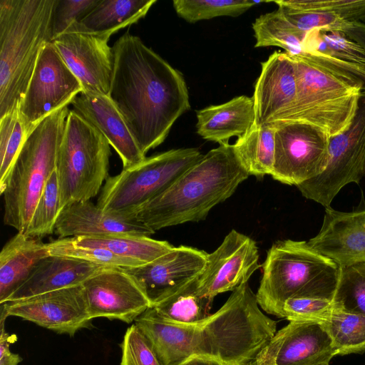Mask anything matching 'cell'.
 I'll return each mask as SVG.
<instances>
[{"label": "cell", "instance_id": "1", "mask_svg": "<svg viewBox=\"0 0 365 365\" xmlns=\"http://www.w3.org/2000/svg\"><path fill=\"white\" fill-rule=\"evenodd\" d=\"M134 324L164 365H249L277 331V322L262 312L248 282L198 322L172 323L150 307Z\"/></svg>", "mask_w": 365, "mask_h": 365}, {"label": "cell", "instance_id": "2", "mask_svg": "<svg viewBox=\"0 0 365 365\" xmlns=\"http://www.w3.org/2000/svg\"><path fill=\"white\" fill-rule=\"evenodd\" d=\"M108 97L141 151L160 145L176 120L190 109L182 73L129 32L113 44Z\"/></svg>", "mask_w": 365, "mask_h": 365}, {"label": "cell", "instance_id": "3", "mask_svg": "<svg viewBox=\"0 0 365 365\" xmlns=\"http://www.w3.org/2000/svg\"><path fill=\"white\" fill-rule=\"evenodd\" d=\"M249 176L233 145L220 144L164 192L138 209L134 217L154 232L204 220L215 205L230 197Z\"/></svg>", "mask_w": 365, "mask_h": 365}, {"label": "cell", "instance_id": "4", "mask_svg": "<svg viewBox=\"0 0 365 365\" xmlns=\"http://www.w3.org/2000/svg\"><path fill=\"white\" fill-rule=\"evenodd\" d=\"M56 0H0V118L18 112L44 46Z\"/></svg>", "mask_w": 365, "mask_h": 365}, {"label": "cell", "instance_id": "5", "mask_svg": "<svg viewBox=\"0 0 365 365\" xmlns=\"http://www.w3.org/2000/svg\"><path fill=\"white\" fill-rule=\"evenodd\" d=\"M256 293L259 307L284 318V304L294 297L334 299L341 267L312 248L306 241L284 240L274 243L262 264Z\"/></svg>", "mask_w": 365, "mask_h": 365}, {"label": "cell", "instance_id": "6", "mask_svg": "<svg viewBox=\"0 0 365 365\" xmlns=\"http://www.w3.org/2000/svg\"><path fill=\"white\" fill-rule=\"evenodd\" d=\"M68 106L43 119L26 136L11 170L4 197V223L24 233L46 182L56 170Z\"/></svg>", "mask_w": 365, "mask_h": 365}, {"label": "cell", "instance_id": "7", "mask_svg": "<svg viewBox=\"0 0 365 365\" xmlns=\"http://www.w3.org/2000/svg\"><path fill=\"white\" fill-rule=\"evenodd\" d=\"M110 155V145L104 135L70 110L56 163L61 210L97 195L108 177Z\"/></svg>", "mask_w": 365, "mask_h": 365}, {"label": "cell", "instance_id": "8", "mask_svg": "<svg viewBox=\"0 0 365 365\" xmlns=\"http://www.w3.org/2000/svg\"><path fill=\"white\" fill-rule=\"evenodd\" d=\"M288 55L295 71L297 96L293 106L279 120L309 123L329 136L345 130L355 114L362 88L300 55Z\"/></svg>", "mask_w": 365, "mask_h": 365}, {"label": "cell", "instance_id": "9", "mask_svg": "<svg viewBox=\"0 0 365 365\" xmlns=\"http://www.w3.org/2000/svg\"><path fill=\"white\" fill-rule=\"evenodd\" d=\"M203 155L197 148H187L146 157L119 174L108 176L97 205L110 214L134 217L138 209L168 190Z\"/></svg>", "mask_w": 365, "mask_h": 365}, {"label": "cell", "instance_id": "10", "mask_svg": "<svg viewBox=\"0 0 365 365\" xmlns=\"http://www.w3.org/2000/svg\"><path fill=\"white\" fill-rule=\"evenodd\" d=\"M365 177V91L355 114L343 132L329 137V160L319 175L297 186L302 195L325 208L345 185Z\"/></svg>", "mask_w": 365, "mask_h": 365}, {"label": "cell", "instance_id": "11", "mask_svg": "<svg viewBox=\"0 0 365 365\" xmlns=\"http://www.w3.org/2000/svg\"><path fill=\"white\" fill-rule=\"evenodd\" d=\"M275 126L272 177L289 185L319 175L329 160V135L322 128L299 120H279Z\"/></svg>", "mask_w": 365, "mask_h": 365}, {"label": "cell", "instance_id": "12", "mask_svg": "<svg viewBox=\"0 0 365 365\" xmlns=\"http://www.w3.org/2000/svg\"><path fill=\"white\" fill-rule=\"evenodd\" d=\"M82 91L53 42L46 43L18 108L26 135L46 117L71 104Z\"/></svg>", "mask_w": 365, "mask_h": 365}, {"label": "cell", "instance_id": "13", "mask_svg": "<svg viewBox=\"0 0 365 365\" xmlns=\"http://www.w3.org/2000/svg\"><path fill=\"white\" fill-rule=\"evenodd\" d=\"M0 319L18 317L56 333L73 336L91 326L82 285L0 304Z\"/></svg>", "mask_w": 365, "mask_h": 365}, {"label": "cell", "instance_id": "14", "mask_svg": "<svg viewBox=\"0 0 365 365\" xmlns=\"http://www.w3.org/2000/svg\"><path fill=\"white\" fill-rule=\"evenodd\" d=\"M91 317L130 324L153 304L138 280L125 268L106 267L82 284Z\"/></svg>", "mask_w": 365, "mask_h": 365}, {"label": "cell", "instance_id": "15", "mask_svg": "<svg viewBox=\"0 0 365 365\" xmlns=\"http://www.w3.org/2000/svg\"><path fill=\"white\" fill-rule=\"evenodd\" d=\"M276 331L249 365H328L337 355L322 323L290 320Z\"/></svg>", "mask_w": 365, "mask_h": 365}, {"label": "cell", "instance_id": "16", "mask_svg": "<svg viewBox=\"0 0 365 365\" xmlns=\"http://www.w3.org/2000/svg\"><path fill=\"white\" fill-rule=\"evenodd\" d=\"M110 38L69 27L52 41L83 91L108 96L114 67Z\"/></svg>", "mask_w": 365, "mask_h": 365}, {"label": "cell", "instance_id": "17", "mask_svg": "<svg viewBox=\"0 0 365 365\" xmlns=\"http://www.w3.org/2000/svg\"><path fill=\"white\" fill-rule=\"evenodd\" d=\"M259 255L255 241L232 230L221 245L207 254L206 263L197 277L200 294L214 299L219 294L234 291L248 282L260 267Z\"/></svg>", "mask_w": 365, "mask_h": 365}, {"label": "cell", "instance_id": "18", "mask_svg": "<svg viewBox=\"0 0 365 365\" xmlns=\"http://www.w3.org/2000/svg\"><path fill=\"white\" fill-rule=\"evenodd\" d=\"M207 256L203 250L180 245L151 262L125 269L138 280L153 304L197 277Z\"/></svg>", "mask_w": 365, "mask_h": 365}, {"label": "cell", "instance_id": "19", "mask_svg": "<svg viewBox=\"0 0 365 365\" xmlns=\"http://www.w3.org/2000/svg\"><path fill=\"white\" fill-rule=\"evenodd\" d=\"M307 243L340 267L365 263V206L351 212L325 208L321 229Z\"/></svg>", "mask_w": 365, "mask_h": 365}, {"label": "cell", "instance_id": "20", "mask_svg": "<svg viewBox=\"0 0 365 365\" xmlns=\"http://www.w3.org/2000/svg\"><path fill=\"white\" fill-rule=\"evenodd\" d=\"M297 81L293 63L286 52L275 51L262 63L252 96L255 125L281 120L293 106Z\"/></svg>", "mask_w": 365, "mask_h": 365}, {"label": "cell", "instance_id": "21", "mask_svg": "<svg viewBox=\"0 0 365 365\" xmlns=\"http://www.w3.org/2000/svg\"><path fill=\"white\" fill-rule=\"evenodd\" d=\"M155 232L135 217L106 212L91 200L66 206L59 215L54 231L58 238L110 235L150 237Z\"/></svg>", "mask_w": 365, "mask_h": 365}, {"label": "cell", "instance_id": "22", "mask_svg": "<svg viewBox=\"0 0 365 365\" xmlns=\"http://www.w3.org/2000/svg\"><path fill=\"white\" fill-rule=\"evenodd\" d=\"M71 105L73 110L108 140L119 155L123 169L138 164L146 158L108 96L81 92Z\"/></svg>", "mask_w": 365, "mask_h": 365}, {"label": "cell", "instance_id": "23", "mask_svg": "<svg viewBox=\"0 0 365 365\" xmlns=\"http://www.w3.org/2000/svg\"><path fill=\"white\" fill-rule=\"evenodd\" d=\"M104 267H106L76 258L50 255L39 263L27 281L8 301L19 300L48 292L81 285Z\"/></svg>", "mask_w": 365, "mask_h": 365}, {"label": "cell", "instance_id": "24", "mask_svg": "<svg viewBox=\"0 0 365 365\" xmlns=\"http://www.w3.org/2000/svg\"><path fill=\"white\" fill-rule=\"evenodd\" d=\"M48 256V245L41 238L17 232L0 252V304L8 301Z\"/></svg>", "mask_w": 365, "mask_h": 365}, {"label": "cell", "instance_id": "25", "mask_svg": "<svg viewBox=\"0 0 365 365\" xmlns=\"http://www.w3.org/2000/svg\"><path fill=\"white\" fill-rule=\"evenodd\" d=\"M252 97L240 96L217 106L197 111V133L203 139L227 143L233 136L240 137L254 124Z\"/></svg>", "mask_w": 365, "mask_h": 365}, {"label": "cell", "instance_id": "26", "mask_svg": "<svg viewBox=\"0 0 365 365\" xmlns=\"http://www.w3.org/2000/svg\"><path fill=\"white\" fill-rule=\"evenodd\" d=\"M155 2L156 0H100L83 19L69 27L110 38L144 18Z\"/></svg>", "mask_w": 365, "mask_h": 365}, {"label": "cell", "instance_id": "27", "mask_svg": "<svg viewBox=\"0 0 365 365\" xmlns=\"http://www.w3.org/2000/svg\"><path fill=\"white\" fill-rule=\"evenodd\" d=\"M275 145L274 123L255 125L233 144L236 155L250 175L262 178L272 174Z\"/></svg>", "mask_w": 365, "mask_h": 365}, {"label": "cell", "instance_id": "28", "mask_svg": "<svg viewBox=\"0 0 365 365\" xmlns=\"http://www.w3.org/2000/svg\"><path fill=\"white\" fill-rule=\"evenodd\" d=\"M69 238L76 245L101 247L142 265L154 261L174 247L168 241L141 235H110Z\"/></svg>", "mask_w": 365, "mask_h": 365}, {"label": "cell", "instance_id": "29", "mask_svg": "<svg viewBox=\"0 0 365 365\" xmlns=\"http://www.w3.org/2000/svg\"><path fill=\"white\" fill-rule=\"evenodd\" d=\"M197 277L157 301L152 307L160 317L172 323L187 324L205 319L211 314L213 299L200 294Z\"/></svg>", "mask_w": 365, "mask_h": 365}, {"label": "cell", "instance_id": "30", "mask_svg": "<svg viewBox=\"0 0 365 365\" xmlns=\"http://www.w3.org/2000/svg\"><path fill=\"white\" fill-rule=\"evenodd\" d=\"M255 47L277 46L289 54H298L306 33L294 26L277 9L259 16L252 24Z\"/></svg>", "mask_w": 365, "mask_h": 365}, {"label": "cell", "instance_id": "31", "mask_svg": "<svg viewBox=\"0 0 365 365\" xmlns=\"http://www.w3.org/2000/svg\"><path fill=\"white\" fill-rule=\"evenodd\" d=\"M321 323L330 335L337 355L365 351V316L334 309Z\"/></svg>", "mask_w": 365, "mask_h": 365}, {"label": "cell", "instance_id": "32", "mask_svg": "<svg viewBox=\"0 0 365 365\" xmlns=\"http://www.w3.org/2000/svg\"><path fill=\"white\" fill-rule=\"evenodd\" d=\"M266 1L250 0H174L177 14L189 23L218 16H238Z\"/></svg>", "mask_w": 365, "mask_h": 365}, {"label": "cell", "instance_id": "33", "mask_svg": "<svg viewBox=\"0 0 365 365\" xmlns=\"http://www.w3.org/2000/svg\"><path fill=\"white\" fill-rule=\"evenodd\" d=\"M333 302L334 309L365 316V263L341 267Z\"/></svg>", "mask_w": 365, "mask_h": 365}, {"label": "cell", "instance_id": "34", "mask_svg": "<svg viewBox=\"0 0 365 365\" xmlns=\"http://www.w3.org/2000/svg\"><path fill=\"white\" fill-rule=\"evenodd\" d=\"M61 212L59 186L55 170L46 182L24 234L37 238L52 234Z\"/></svg>", "mask_w": 365, "mask_h": 365}, {"label": "cell", "instance_id": "35", "mask_svg": "<svg viewBox=\"0 0 365 365\" xmlns=\"http://www.w3.org/2000/svg\"><path fill=\"white\" fill-rule=\"evenodd\" d=\"M47 245L50 255L76 258L103 267L130 268L142 265L101 247L76 245L69 237L58 238Z\"/></svg>", "mask_w": 365, "mask_h": 365}, {"label": "cell", "instance_id": "36", "mask_svg": "<svg viewBox=\"0 0 365 365\" xmlns=\"http://www.w3.org/2000/svg\"><path fill=\"white\" fill-rule=\"evenodd\" d=\"M18 112L0 118V193L26 138Z\"/></svg>", "mask_w": 365, "mask_h": 365}, {"label": "cell", "instance_id": "37", "mask_svg": "<svg viewBox=\"0 0 365 365\" xmlns=\"http://www.w3.org/2000/svg\"><path fill=\"white\" fill-rule=\"evenodd\" d=\"M294 9L333 14L345 22L365 24V0H277Z\"/></svg>", "mask_w": 365, "mask_h": 365}, {"label": "cell", "instance_id": "38", "mask_svg": "<svg viewBox=\"0 0 365 365\" xmlns=\"http://www.w3.org/2000/svg\"><path fill=\"white\" fill-rule=\"evenodd\" d=\"M120 347V365H164L150 341L135 324L127 329Z\"/></svg>", "mask_w": 365, "mask_h": 365}, {"label": "cell", "instance_id": "39", "mask_svg": "<svg viewBox=\"0 0 365 365\" xmlns=\"http://www.w3.org/2000/svg\"><path fill=\"white\" fill-rule=\"evenodd\" d=\"M333 300L316 297H294L284 304V316L288 321L307 320L322 322L334 311Z\"/></svg>", "mask_w": 365, "mask_h": 365}, {"label": "cell", "instance_id": "40", "mask_svg": "<svg viewBox=\"0 0 365 365\" xmlns=\"http://www.w3.org/2000/svg\"><path fill=\"white\" fill-rule=\"evenodd\" d=\"M278 9L284 17L297 29L304 33L312 30L339 31L348 22L324 12L299 10L287 7L277 1Z\"/></svg>", "mask_w": 365, "mask_h": 365}, {"label": "cell", "instance_id": "41", "mask_svg": "<svg viewBox=\"0 0 365 365\" xmlns=\"http://www.w3.org/2000/svg\"><path fill=\"white\" fill-rule=\"evenodd\" d=\"M99 1L56 0L52 19L53 38L65 32L73 24L83 19Z\"/></svg>", "mask_w": 365, "mask_h": 365}, {"label": "cell", "instance_id": "42", "mask_svg": "<svg viewBox=\"0 0 365 365\" xmlns=\"http://www.w3.org/2000/svg\"><path fill=\"white\" fill-rule=\"evenodd\" d=\"M4 320H0V365H18L21 357L10 350V345L16 340L15 334L11 335L6 331Z\"/></svg>", "mask_w": 365, "mask_h": 365}, {"label": "cell", "instance_id": "43", "mask_svg": "<svg viewBox=\"0 0 365 365\" xmlns=\"http://www.w3.org/2000/svg\"><path fill=\"white\" fill-rule=\"evenodd\" d=\"M341 31L365 49V24L360 22L346 23L342 27Z\"/></svg>", "mask_w": 365, "mask_h": 365}, {"label": "cell", "instance_id": "44", "mask_svg": "<svg viewBox=\"0 0 365 365\" xmlns=\"http://www.w3.org/2000/svg\"><path fill=\"white\" fill-rule=\"evenodd\" d=\"M328 365H329V364H328Z\"/></svg>", "mask_w": 365, "mask_h": 365}]
</instances>
